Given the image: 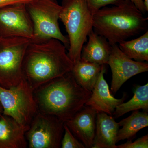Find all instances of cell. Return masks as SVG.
Wrapping results in <instances>:
<instances>
[{
  "instance_id": "1",
  "label": "cell",
  "mask_w": 148,
  "mask_h": 148,
  "mask_svg": "<svg viewBox=\"0 0 148 148\" xmlns=\"http://www.w3.org/2000/svg\"><path fill=\"white\" fill-rule=\"evenodd\" d=\"M91 94L78 84L71 71L34 90L38 112L56 117L64 122L84 106Z\"/></svg>"
},
{
  "instance_id": "2",
  "label": "cell",
  "mask_w": 148,
  "mask_h": 148,
  "mask_svg": "<svg viewBox=\"0 0 148 148\" xmlns=\"http://www.w3.org/2000/svg\"><path fill=\"white\" fill-rule=\"evenodd\" d=\"M65 46L51 38L30 40L23 59V75L33 90L57 77L71 72L74 64Z\"/></svg>"
},
{
  "instance_id": "3",
  "label": "cell",
  "mask_w": 148,
  "mask_h": 148,
  "mask_svg": "<svg viewBox=\"0 0 148 148\" xmlns=\"http://www.w3.org/2000/svg\"><path fill=\"white\" fill-rule=\"evenodd\" d=\"M129 0L119 5L104 7L93 14V31L111 45L148 31V17Z\"/></svg>"
},
{
  "instance_id": "4",
  "label": "cell",
  "mask_w": 148,
  "mask_h": 148,
  "mask_svg": "<svg viewBox=\"0 0 148 148\" xmlns=\"http://www.w3.org/2000/svg\"><path fill=\"white\" fill-rule=\"evenodd\" d=\"M59 19L68 34V55L74 64L81 59L83 46L93 30V14L85 0H63Z\"/></svg>"
},
{
  "instance_id": "5",
  "label": "cell",
  "mask_w": 148,
  "mask_h": 148,
  "mask_svg": "<svg viewBox=\"0 0 148 148\" xmlns=\"http://www.w3.org/2000/svg\"><path fill=\"white\" fill-rule=\"evenodd\" d=\"M26 7L34 27V35L30 40L40 42L56 39L68 50L69 39L61 32L58 23L62 7L56 0H33L26 4Z\"/></svg>"
},
{
  "instance_id": "6",
  "label": "cell",
  "mask_w": 148,
  "mask_h": 148,
  "mask_svg": "<svg viewBox=\"0 0 148 148\" xmlns=\"http://www.w3.org/2000/svg\"><path fill=\"white\" fill-rule=\"evenodd\" d=\"M0 102L3 114L16 121L27 131L38 110L34 90L26 80L10 88L0 86Z\"/></svg>"
},
{
  "instance_id": "7",
  "label": "cell",
  "mask_w": 148,
  "mask_h": 148,
  "mask_svg": "<svg viewBox=\"0 0 148 148\" xmlns=\"http://www.w3.org/2000/svg\"><path fill=\"white\" fill-rule=\"evenodd\" d=\"M30 40L0 37V86L10 88L24 79L23 59Z\"/></svg>"
},
{
  "instance_id": "8",
  "label": "cell",
  "mask_w": 148,
  "mask_h": 148,
  "mask_svg": "<svg viewBox=\"0 0 148 148\" xmlns=\"http://www.w3.org/2000/svg\"><path fill=\"white\" fill-rule=\"evenodd\" d=\"M64 132V121L38 112L25 132V137L29 148H59Z\"/></svg>"
},
{
  "instance_id": "9",
  "label": "cell",
  "mask_w": 148,
  "mask_h": 148,
  "mask_svg": "<svg viewBox=\"0 0 148 148\" xmlns=\"http://www.w3.org/2000/svg\"><path fill=\"white\" fill-rule=\"evenodd\" d=\"M34 27L26 4L18 3L0 8V37H22L31 40Z\"/></svg>"
},
{
  "instance_id": "10",
  "label": "cell",
  "mask_w": 148,
  "mask_h": 148,
  "mask_svg": "<svg viewBox=\"0 0 148 148\" xmlns=\"http://www.w3.org/2000/svg\"><path fill=\"white\" fill-rule=\"evenodd\" d=\"M108 64L112 71L110 90L114 95L130 78L148 71L147 63L129 58L121 50L117 44L112 45Z\"/></svg>"
},
{
  "instance_id": "11",
  "label": "cell",
  "mask_w": 148,
  "mask_h": 148,
  "mask_svg": "<svg viewBox=\"0 0 148 148\" xmlns=\"http://www.w3.org/2000/svg\"><path fill=\"white\" fill-rule=\"evenodd\" d=\"M97 112L84 106L71 119L64 122L71 132L85 147L92 148L95 136Z\"/></svg>"
},
{
  "instance_id": "12",
  "label": "cell",
  "mask_w": 148,
  "mask_h": 148,
  "mask_svg": "<svg viewBox=\"0 0 148 148\" xmlns=\"http://www.w3.org/2000/svg\"><path fill=\"white\" fill-rule=\"evenodd\" d=\"M106 65H102L98 80L85 106H90L97 112H103L112 116L116 107L126 100L127 94H124L122 98L117 99L111 93L108 84L104 78V74L107 70Z\"/></svg>"
},
{
  "instance_id": "13",
  "label": "cell",
  "mask_w": 148,
  "mask_h": 148,
  "mask_svg": "<svg viewBox=\"0 0 148 148\" xmlns=\"http://www.w3.org/2000/svg\"><path fill=\"white\" fill-rule=\"evenodd\" d=\"M118 123L112 116L103 112H97L95 136L92 148H117Z\"/></svg>"
},
{
  "instance_id": "14",
  "label": "cell",
  "mask_w": 148,
  "mask_h": 148,
  "mask_svg": "<svg viewBox=\"0 0 148 148\" xmlns=\"http://www.w3.org/2000/svg\"><path fill=\"white\" fill-rule=\"evenodd\" d=\"M88 38L86 44L83 46L81 59L101 65L108 64L112 45L105 37L98 35L93 30Z\"/></svg>"
},
{
  "instance_id": "15",
  "label": "cell",
  "mask_w": 148,
  "mask_h": 148,
  "mask_svg": "<svg viewBox=\"0 0 148 148\" xmlns=\"http://www.w3.org/2000/svg\"><path fill=\"white\" fill-rule=\"evenodd\" d=\"M25 131L10 117L0 116V148H26Z\"/></svg>"
},
{
  "instance_id": "16",
  "label": "cell",
  "mask_w": 148,
  "mask_h": 148,
  "mask_svg": "<svg viewBox=\"0 0 148 148\" xmlns=\"http://www.w3.org/2000/svg\"><path fill=\"white\" fill-rule=\"evenodd\" d=\"M102 65L80 59L74 64L71 72L78 84L91 92L98 80Z\"/></svg>"
},
{
  "instance_id": "17",
  "label": "cell",
  "mask_w": 148,
  "mask_h": 148,
  "mask_svg": "<svg viewBox=\"0 0 148 148\" xmlns=\"http://www.w3.org/2000/svg\"><path fill=\"white\" fill-rule=\"evenodd\" d=\"M121 129L119 130L117 143L125 140H132L138 132L148 126V112L133 111L132 114L118 123Z\"/></svg>"
},
{
  "instance_id": "18",
  "label": "cell",
  "mask_w": 148,
  "mask_h": 148,
  "mask_svg": "<svg viewBox=\"0 0 148 148\" xmlns=\"http://www.w3.org/2000/svg\"><path fill=\"white\" fill-rule=\"evenodd\" d=\"M148 112V84L135 87L134 95L130 101L123 103L117 106L113 116L115 119L122 116L130 112L139 110Z\"/></svg>"
},
{
  "instance_id": "19",
  "label": "cell",
  "mask_w": 148,
  "mask_h": 148,
  "mask_svg": "<svg viewBox=\"0 0 148 148\" xmlns=\"http://www.w3.org/2000/svg\"><path fill=\"white\" fill-rule=\"evenodd\" d=\"M120 49L129 58L135 61H148V31L139 38L125 40L118 45Z\"/></svg>"
},
{
  "instance_id": "20",
  "label": "cell",
  "mask_w": 148,
  "mask_h": 148,
  "mask_svg": "<svg viewBox=\"0 0 148 148\" xmlns=\"http://www.w3.org/2000/svg\"><path fill=\"white\" fill-rule=\"evenodd\" d=\"M62 148H85L64 123V132L61 143Z\"/></svg>"
},
{
  "instance_id": "21",
  "label": "cell",
  "mask_w": 148,
  "mask_h": 148,
  "mask_svg": "<svg viewBox=\"0 0 148 148\" xmlns=\"http://www.w3.org/2000/svg\"><path fill=\"white\" fill-rule=\"evenodd\" d=\"M92 13L107 5H119L124 0H85Z\"/></svg>"
},
{
  "instance_id": "22",
  "label": "cell",
  "mask_w": 148,
  "mask_h": 148,
  "mask_svg": "<svg viewBox=\"0 0 148 148\" xmlns=\"http://www.w3.org/2000/svg\"><path fill=\"white\" fill-rule=\"evenodd\" d=\"M117 148H148V135L138 138L134 142L127 140L126 143L117 146Z\"/></svg>"
},
{
  "instance_id": "23",
  "label": "cell",
  "mask_w": 148,
  "mask_h": 148,
  "mask_svg": "<svg viewBox=\"0 0 148 148\" xmlns=\"http://www.w3.org/2000/svg\"><path fill=\"white\" fill-rule=\"evenodd\" d=\"M33 0H0V8L18 3H28Z\"/></svg>"
},
{
  "instance_id": "24",
  "label": "cell",
  "mask_w": 148,
  "mask_h": 148,
  "mask_svg": "<svg viewBox=\"0 0 148 148\" xmlns=\"http://www.w3.org/2000/svg\"><path fill=\"white\" fill-rule=\"evenodd\" d=\"M135 4L137 8L143 14L146 13V10L143 0H129Z\"/></svg>"
},
{
  "instance_id": "25",
  "label": "cell",
  "mask_w": 148,
  "mask_h": 148,
  "mask_svg": "<svg viewBox=\"0 0 148 148\" xmlns=\"http://www.w3.org/2000/svg\"><path fill=\"white\" fill-rule=\"evenodd\" d=\"M146 11H148V0H143Z\"/></svg>"
},
{
  "instance_id": "26",
  "label": "cell",
  "mask_w": 148,
  "mask_h": 148,
  "mask_svg": "<svg viewBox=\"0 0 148 148\" xmlns=\"http://www.w3.org/2000/svg\"><path fill=\"white\" fill-rule=\"evenodd\" d=\"M3 114V109L2 106L1 104V102H0V116L2 114Z\"/></svg>"
}]
</instances>
